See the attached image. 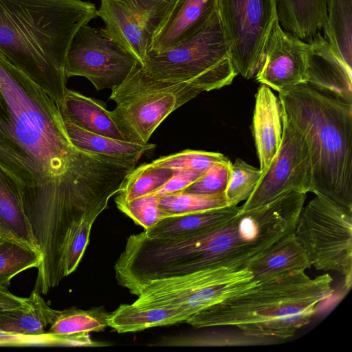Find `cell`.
Listing matches in <instances>:
<instances>
[{
  "mask_svg": "<svg viewBox=\"0 0 352 352\" xmlns=\"http://www.w3.org/2000/svg\"><path fill=\"white\" fill-rule=\"evenodd\" d=\"M98 217L91 216L85 220L73 236L65 256V276L74 272L78 267L88 245L92 226Z\"/></svg>",
  "mask_w": 352,
  "mask_h": 352,
  "instance_id": "37",
  "label": "cell"
},
{
  "mask_svg": "<svg viewBox=\"0 0 352 352\" xmlns=\"http://www.w3.org/2000/svg\"><path fill=\"white\" fill-rule=\"evenodd\" d=\"M160 197L147 195L131 201L115 199L117 208L137 225L148 229L169 217L159 206Z\"/></svg>",
  "mask_w": 352,
  "mask_h": 352,
  "instance_id": "34",
  "label": "cell"
},
{
  "mask_svg": "<svg viewBox=\"0 0 352 352\" xmlns=\"http://www.w3.org/2000/svg\"><path fill=\"white\" fill-rule=\"evenodd\" d=\"M42 261L40 252L10 239H0V285L8 287L11 279L28 269L38 267Z\"/></svg>",
  "mask_w": 352,
  "mask_h": 352,
  "instance_id": "28",
  "label": "cell"
},
{
  "mask_svg": "<svg viewBox=\"0 0 352 352\" xmlns=\"http://www.w3.org/2000/svg\"><path fill=\"white\" fill-rule=\"evenodd\" d=\"M176 0H100L102 32L126 49L142 65L151 42Z\"/></svg>",
  "mask_w": 352,
  "mask_h": 352,
  "instance_id": "12",
  "label": "cell"
},
{
  "mask_svg": "<svg viewBox=\"0 0 352 352\" xmlns=\"http://www.w3.org/2000/svg\"><path fill=\"white\" fill-rule=\"evenodd\" d=\"M312 169L309 148L300 133L283 115L280 145L243 210L265 205L292 192H311Z\"/></svg>",
  "mask_w": 352,
  "mask_h": 352,
  "instance_id": "13",
  "label": "cell"
},
{
  "mask_svg": "<svg viewBox=\"0 0 352 352\" xmlns=\"http://www.w3.org/2000/svg\"><path fill=\"white\" fill-rule=\"evenodd\" d=\"M102 342L93 340L89 333L54 335L45 332L40 335H25L0 330V346H100Z\"/></svg>",
  "mask_w": 352,
  "mask_h": 352,
  "instance_id": "31",
  "label": "cell"
},
{
  "mask_svg": "<svg viewBox=\"0 0 352 352\" xmlns=\"http://www.w3.org/2000/svg\"><path fill=\"white\" fill-rule=\"evenodd\" d=\"M98 17L82 0H0V52L59 104L65 64L80 27Z\"/></svg>",
  "mask_w": 352,
  "mask_h": 352,
  "instance_id": "3",
  "label": "cell"
},
{
  "mask_svg": "<svg viewBox=\"0 0 352 352\" xmlns=\"http://www.w3.org/2000/svg\"></svg>",
  "mask_w": 352,
  "mask_h": 352,
  "instance_id": "40",
  "label": "cell"
},
{
  "mask_svg": "<svg viewBox=\"0 0 352 352\" xmlns=\"http://www.w3.org/2000/svg\"><path fill=\"white\" fill-rule=\"evenodd\" d=\"M308 50L309 43L285 31L278 19L269 34L256 80L278 92L307 83Z\"/></svg>",
  "mask_w": 352,
  "mask_h": 352,
  "instance_id": "14",
  "label": "cell"
},
{
  "mask_svg": "<svg viewBox=\"0 0 352 352\" xmlns=\"http://www.w3.org/2000/svg\"><path fill=\"white\" fill-rule=\"evenodd\" d=\"M64 121V120H63ZM67 135L78 148L96 153L138 161L156 146L155 144H139L118 140L85 130L64 121Z\"/></svg>",
  "mask_w": 352,
  "mask_h": 352,
  "instance_id": "25",
  "label": "cell"
},
{
  "mask_svg": "<svg viewBox=\"0 0 352 352\" xmlns=\"http://www.w3.org/2000/svg\"><path fill=\"white\" fill-rule=\"evenodd\" d=\"M252 134L260 169L264 173L278 151L283 137V109L271 89L261 84L255 96Z\"/></svg>",
  "mask_w": 352,
  "mask_h": 352,
  "instance_id": "17",
  "label": "cell"
},
{
  "mask_svg": "<svg viewBox=\"0 0 352 352\" xmlns=\"http://www.w3.org/2000/svg\"><path fill=\"white\" fill-rule=\"evenodd\" d=\"M311 266L307 253L294 232L277 241L246 269L254 280H263L294 271H305Z\"/></svg>",
  "mask_w": 352,
  "mask_h": 352,
  "instance_id": "18",
  "label": "cell"
},
{
  "mask_svg": "<svg viewBox=\"0 0 352 352\" xmlns=\"http://www.w3.org/2000/svg\"><path fill=\"white\" fill-rule=\"evenodd\" d=\"M174 170L144 163L129 174L115 199L128 201L148 195L170 178Z\"/></svg>",
  "mask_w": 352,
  "mask_h": 352,
  "instance_id": "29",
  "label": "cell"
},
{
  "mask_svg": "<svg viewBox=\"0 0 352 352\" xmlns=\"http://www.w3.org/2000/svg\"><path fill=\"white\" fill-rule=\"evenodd\" d=\"M294 234L318 270L338 272L352 285V209L320 193L303 206Z\"/></svg>",
  "mask_w": 352,
  "mask_h": 352,
  "instance_id": "8",
  "label": "cell"
},
{
  "mask_svg": "<svg viewBox=\"0 0 352 352\" xmlns=\"http://www.w3.org/2000/svg\"><path fill=\"white\" fill-rule=\"evenodd\" d=\"M27 303V298L12 294L8 287L0 285V311L19 307Z\"/></svg>",
  "mask_w": 352,
  "mask_h": 352,
  "instance_id": "39",
  "label": "cell"
},
{
  "mask_svg": "<svg viewBox=\"0 0 352 352\" xmlns=\"http://www.w3.org/2000/svg\"><path fill=\"white\" fill-rule=\"evenodd\" d=\"M241 206H225L199 212L175 214L163 219L143 232L151 238L195 235L218 228L238 214Z\"/></svg>",
  "mask_w": 352,
  "mask_h": 352,
  "instance_id": "19",
  "label": "cell"
},
{
  "mask_svg": "<svg viewBox=\"0 0 352 352\" xmlns=\"http://www.w3.org/2000/svg\"><path fill=\"white\" fill-rule=\"evenodd\" d=\"M159 206L169 217L228 206L225 192L204 195L184 190L160 197Z\"/></svg>",
  "mask_w": 352,
  "mask_h": 352,
  "instance_id": "30",
  "label": "cell"
},
{
  "mask_svg": "<svg viewBox=\"0 0 352 352\" xmlns=\"http://www.w3.org/2000/svg\"><path fill=\"white\" fill-rule=\"evenodd\" d=\"M0 239H10L38 250L20 195L0 170ZM39 251V250H38Z\"/></svg>",
  "mask_w": 352,
  "mask_h": 352,
  "instance_id": "24",
  "label": "cell"
},
{
  "mask_svg": "<svg viewBox=\"0 0 352 352\" xmlns=\"http://www.w3.org/2000/svg\"><path fill=\"white\" fill-rule=\"evenodd\" d=\"M227 158L222 153L217 152L186 149L162 156L151 163L154 166L172 170H193L204 173L214 162Z\"/></svg>",
  "mask_w": 352,
  "mask_h": 352,
  "instance_id": "33",
  "label": "cell"
},
{
  "mask_svg": "<svg viewBox=\"0 0 352 352\" xmlns=\"http://www.w3.org/2000/svg\"><path fill=\"white\" fill-rule=\"evenodd\" d=\"M202 91L186 82L160 80L138 63L126 79L111 89L116 107L109 115L126 141L146 144L175 110Z\"/></svg>",
  "mask_w": 352,
  "mask_h": 352,
  "instance_id": "7",
  "label": "cell"
},
{
  "mask_svg": "<svg viewBox=\"0 0 352 352\" xmlns=\"http://www.w3.org/2000/svg\"><path fill=\"white\" fill-rule=\"evenodd\" d=\"M276 340L249 336L240 330L212 331L188 337L178 345L205 346H256L275 343Z\"/></svg>",
  "mask_w": 352,
  "mask_h": 352,
  "instance_id": "35",
  "label": "cell"
},
{
  "mask_svg": "<svg viewBox=\"0 0 352 352\" xmlns=\"http://www.w3.org/2000/svg\"><path fill=\"white\" fill-rule=\"evenodd\" d=\"M248 269L220 267L154 280L137 292L138 307L182 309L193 315L199 311L256 285Z\"/></svg>",
  "mask_w": 352,
  "mask_h": 352,
  "instance_id": "9",
  "label": "cell"
},
{
  "mask_svg": "<svg viewBox=\"0 0 352 352\" xmlns=\"http://www.w3.org/2000/svg\"><path fill=\"white\" fill-rule=\"evenodd\" d=\"M58 310L51 308L32 291L27 303L21 307L0 311V330L25 335H40L55 320Z\"/></svg>",
  "mask_w": 352,
  "mask_h": 352,
  "instance_id": "23",
  "label": "cell"
},
{
  "mask_svg": "<svg viewBox=\"0 0 352 352\" xmlns=\"http://www.w3.org/2000/svg\"><path fill=\"white\" fill-rule=\"evenodd\" d=\"M231 164L228 158L214 162L184 191L204 195L224 192L229 180Z\"/></svg>",
  "mask_w": 352,
  "mask_h": 352,
  "instance_id": "36",
  "label": "cell"
},
{
  "mask_svg": "<svg viewBox=\"0 0 352 352\" xmlns=\"http://www.w3.org/2000/svg\"><path fill=\"white\" fill-rule=\"evenodd\" d=\"M278 98L308 146L311 192L352 209V103L308 83L279 91Z\"/></svg>",
  "mask_w": 352,
  "mask_h": 352,
  "instance_id": "5",
  "label": "cell"
},
{
  "mask_svg": "<svg viewBox=\"0 0 352 352\" xmlns=\"http://www.w3.org/2000/svg\"><path fill=\"white\" fill-rule=\"evenodd\" d=\"M139 63L122 45L105 34L102 29L88 24L79 28L67 53V78L82 76L98 91L120 85Z\"/></svg>",
  "mask_w": 352,
  "mask_h": 352,
  "instance_id": "11",
  "label": "cell"
},
{
  "mask_svg": "<svg viewBox=\"0 0 352 352\" xmlns=\"http://www.w3.org/2000/svg\"><path fill=\"white\" fill-rule=\"evenodd\" d=\"M203 173L193 170H174L173 175L168 181L148 195L161 197L184 190L198 179Z\"/></svg>",
  "mask_w": 352,
  "mask_h": 352,
  "instance_id": "38",
  "label": "cell"
},
{
  "mask_svg": "<svg viewBox=\"0 0 352 352\" xmlns=\"http://www.w3.org/2000/svg\"><path fill=\"white\" fill-rule=\"evenodd\" d=\"M137 163L76 147L56 102L0 52V170L37 240L64 241L100 214Z\"/></svg>",
  "mask_w": 352,
  "mask_h": 352,
  "instance_id": "1",
  "label": "cell"
},
{
  "mask_svg": "<svg viewBox=\"0 0 352 352\" xmlns=\"http://www.w3.org/2000/svg\"><path fill=\"white\" fill-rule=\"evenodd\" d=\"M217 10V0H176L154 36L149 51H163L190 38L206 26Z\"/></svg>",
  "mask_w": 352,
  "mask_h": 352,
  "instance_id": "16",
  "label": "cell"
},
{
  "mask_svg": "<svg viewBox=\"0 0 352 352\" xmlns=\"http://www.w3.org/2000/svg\"><path fill=\"white\" fill-rule=\"evenodd\" d=\"M327 0H277L281 27L308 43L320 32L327 17Z\"/></svg>",
  "mask_w": 352,
  "mask_h": 352,
  "instance_id": "22",
  "label": "cell"
},
{
  "mask_svg": "<svg viewBox=\"0 0 352 352\" xmlns=\"http://www.w3.org/2000/svg\"><path fill=\"white\" fill-rule=\"evenodd\" d=\"M190 316L189 312L182 309L122 304L109 314L108 326L118 333L136 332L186 322Z\"/></svg>",
  "mask_w": 352,
  "mask_h": 352,
  "instance_id": "21",
  "label": "cell"
},
{
  "mask_svg": "<svg viewBox=\"0 0 352 352\" xmlns=\"http://www.w3.org/2000/svg\"><path fill=\"white\" fill-rule=\"evenodd\" d=\"M308 43L307 83L352 103V68L340 58L320 32Z\"/></svg>",
  "mask_w": 352,
  "mask_h": 352,
  "instance_id": "15",
  "label": "cell"
},
{
  "mask_svg": "<svg viewBox=\"0 0 352 352\" xmlns=\"http://www.w3.org/2000/svg\"><path fill=\"white\" fill-rule=\"evenodd\" d=\"M329 274L311 278L291 272L205 307L186 322L194 328L234 327L255 337L284 340L310 323L324 301L333 294Z\"/></svg>",
  "mask_w": 352,
  "mask_h": 352,
  "instance_id": "4",
  "label": "cell"
},
{
  "mask_svg": "<svg viewBox=\"0 0 352 352\" xmlns=\"http://www.w3.org/2000/svg\"><path fill=\"white\" fill-rule=\"evenodd\" d=\"M58 106L64 121L91 133L125 140L101 101L67 88Z\"/></svg>",
  "mask_w": 352,
  "mask_h": 352,
  "instance_id": "20",
  "label": "cell"
},
{
  "mask_svg": "<svg viewBox=\"0 0 352 352\" xmlns=\"http://www.w3.org/2000/svg\"><path fill=\"white\" fill-rule=\"evenodd\" d=\"M217 1L234 67L245 78H252L263 63L269 34L278 19L277 0Z\"/></svg>",
  "mask_w": 352,
  "mask_h": 352,
  "instance_id": "10",
  "label": "cell"
},
{
  "mask_svg": "<svg viewBox=\"0 0 352 352\" xmlns=\"http://www.w3.org/2000/svg\"><path fill=\"white\" fill-rule=\"evenodd\" d=\"M142 66L155 78L186 82L202 92L229 85L238 74L218 10L190 38L163 51H149Z\"/></svg>",
  "mask_w": 352,
  "mask_h": 352,
  "instance_id": "6",
  "label": "cell"
},
{
  "mask_svg": "<svg viewBox=\"0 0 352 352\" xmlns=\"http://www.w3.org/2000/svg\"><path fill=\"white\" fill-rule=\"evenodd\" d=\"M109 317V314L101 307L89 310L72 308L58 311L47 332L54 335H71L101 331L108 327Z\"/></svg>",
  "mask_w": 352,
  "mask_h": 352,
  "instance_id": "27",
  "label": "cell"
},
{
  "mask_svg": "<svg viewBox=\"0 0 352 352\" xmlns=\"http://www.w3.org/2000/svg\"><path fill=\"white\" fill-rule=\"evenodd\" d=\"M263 175L260 168L254 167L240 158L232 163L228 183L225 190L228 206H237L253 193Z\"/></svg>",
  "mask_w": 352,
  "mask_h": 352,
  "instance_id": "32",
  "label": "cell"
},
{
  "mask_svg": "<svg viewBox=\"0 0 352 352\" xmlns=\"http://www.w3.org/2000/svg\"><path fill=\"white\" fill-rule=\"evenodd\" d=\"M306 193L292 192L243 210L222 226L195 235L151 238L138 234L132 258L139 280H154L220 267L246 269L274 243L294 232Z\"/></svg>",
  "mask_w": 352,
  "mask_h": 352,
  "instance_id": "2",
  "label": "cell"
},
{
  "mask_svg": "<svg viewBox=\"0 0 352 352\" xmlns=\"http://www.w3.org/2000/svg\"><path fill=\"white\" fill-rule=\"evenodd\" d=\"M322 29L335 53L352 68V0H327Z\"/></svg>",
  "mask_w": 352,
  "mask_h": 352,
  "instance_id": "26",
  "label": "cell"
}]
</instances>
